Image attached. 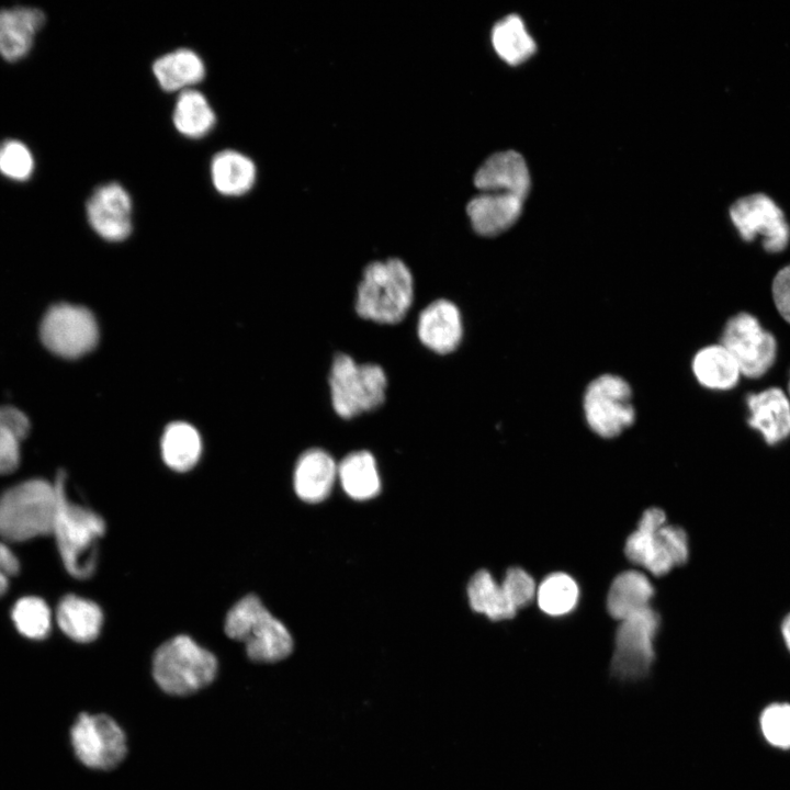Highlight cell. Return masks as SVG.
Instances as JSON below:
<instances>
[{
	"instance_id": "obj_1",
	"label": "cell",
	"mask_w": 790,
	"mask_h": 790,
	"mask_svg": "<svg viewBox=\"0 0 790 790\" xmlns=\"http://www.w3.org/2000/svg\"><path fill=\"white\" fill-rule=\"evenodd\" d=\"M57 508L52 534L67 572L75 578L87 579L97 567V542L104 534L105 522L93 510L74 503L66 493V474L55 479Z\"/></svg>"
},
{
	"instance_id": "obj_2",
	"label": "cell",
	"mask_w": 790,
	"mask_h": 790,
	"mask_svg": "<svg viewBox=\"0 0 790 790\" xmlns=\"http://www.w3.org/2000/svg\"><path fill=\"white\" fill-rule=\"evenodd\" d=\"M414 296L413 275L399 259L368 264L358 286L356 311L380 324H396L409 309Z\"/></svg>"
},
{
	"instance_id": "obj_3",
	"label": "cell",
	"mask_w": 790,
	"mask_h": 790,
	"mask_svg": "<svg viewBox=\"0 0 790 790\" xmlns=\"http://www.w3.org/2000/svg\"><path fill=\"white\" fill-rule=\"evenodd\" d=\"M56 508L55 483L33 478L10 487L0 496V538L23 542L52 534Z\"/></svg>"
},
{
	"instance_id": "obj_4",
	"label": "cell",
	"mask_w": 790,
	"mask_h": 790,
	"mask_svg": "<svg viewBox=\"0 0 790 790\" xmlns=\"http://www.w3.org/2000/svg\"><path fill=\"white\" fill-rule=\"evenodd\" d=\"M226 634L245 643L248 656L260 663H274L287 657L293 640L285 625L274 618L255 595L237 601L225 619Z\"/></svg>"
},
{
	"instance_id": "obj_5",
	"label": "cell",
	"mask_w": 790,
	"mask_h": 790,
	"mask_svg": "<svg viewBox=\"0 0 790 790\" xmlns=\"http://www.w3.org/2000/svg\"><path fill=\"white\" fill-rule=\"evenodd\" d=\"M217 673L216 657L188 635H177L155 652L153 676L167 693L187 696L210 685Z\"/></svg>"
},
{
	"instance_id": "obj_6",
	"label": "cell",
	"mask_w": 790,
	"mask_h": 790,
	"mask_svg": "<svg viewBox=\"0 0 790 790\" xmlns=\"http://www.w3.org/2000/svg\"><path fill=\"white\" fill-rule=\"evenodd\" d=\"M625 556L655 576L667 574L688 560V538L680 527L666 524L659 508L646 509L634 532L625 541Z\"/></svg>"
},
{
	"instance_id": "obj_7",
	"label": "cell",
	"mask_w": 790,
	"mask_h": 790,
	"mask_svg": "<svg viewBox=\"0 0 790 790\" xmlns=\"http://www.w3.org/2000/svg\"><path fill=\"white\" fill-rule=\"evenodd\" d=\"M386 375L377 364H358L338 353L329 374L331 403L342 418H351L379 407L385 398Z\"/></svg>"
},
{
	"instance_id": "obj_8",
	"label": "cell",
	"mask_w": 790,
	"mask_h": 790,
	"mask_svg": "<svg viewBox=\"0 0 790 790\" xmlns=\"http://www.w3.org/2000/svg\"><path fill=\"white\" fill-rule=\"evenodd\" d=\"M658 627L659 616L651 607L620 621L610 665L612 676L631 681L650 674L655 659L654 640Z\"/></svg>"
},
{
	"instance_id": "obj_9",
	"label": "cell",
	"mask_w": 790,
	"mask_h": 790,
	"mask_svg": "<svg viewBox=\"0 0 790 790\" xmlns=\"http://www.w3.org/2000/svg\"><path fill=\"white\" fill-rule=\"evenodd\" d=\"M589 428L602 438H614L635 419L629 383L614 374H602L589 383L583 399Z\"/></svg>"
},
{
	"instance_id": "obj_10",
	"label": "cell",
	"mask_w": 790,
	"mask_h": 790,
	"mask_svg": "<svg viewBox=\"0 0 790 790\" xmlns=\"http://www.w3.org/2000/svg\"><path fill=\"white\" fill-rule=\"evenodd\" d=\"M43 345L54 354L77 359L90 352L99 338L98 325L86 307L69 303L50 306L40 326Z\"/></svg>"
},
{
	"instance_id": "obj_11",
	"label": "cell",
	"mask_w": 790,
	"mask_h": 790,
	"mask_svg": "<svg viewBox=\"0 0 790 790\" xmlns=\"http://www.w3.org/2000/svg\"><path fill=\"white\" fill-rule=\"evenodd\" d=\"M77 758L92 769L116 767L127 752L121 726L109 715L81 713L70 730Z\"/></svg>"
},
{
	"instance_id": "obj_12",
	"label": "cell",
	"mask_w": 790,
	"mask_h": 790,
	"mask_svg": "<svg viewBox=\"0 0 790 790\" xmlns=\"http://www.w3.org/2000/svg\"><path fill=\"white\" fill-rule=\"evenodd\" d=\"M721 345L734 358L741 374L749 379L764 375L774 364L777 354L774 335L747 313H740L727 320Z\"/></svg>"
},
{
	"instance_id": "obj_13",
	"label": "cell",
	"mask_w": 790,
	"mask_h": 790,
	"mask_svg": "<svg viewBox=\"0 0 790 790\" xmlns=\"http://www.w3.org/2000/svg\"><path fill=\"white\" fill-rule=\"evenodd\" d=\"M730 217L745 241L761 237L768 252H780L789 244L790 227L783 212L764 193H754L735 201Z\"/></svg>"
},
{
	"instance_id": "obj_14",
	"label": "cell",
	"mask_w": 790,
	"mask_h": 790,
	"mask_svg": "<svg viewBox=\"0 0 790 790\" xmlns=\"http://www.w3.org/2000/svg\"><path fill=\"white\" fill-rule=\"evenodd\" d=\"M86 211L90 226L105 240L122 241L132 233V198L117 182L98 187L88 199Z\"/></svg>"
},
{
	"instance_id": "obj_15",
	"label": "cell",
	"mask_w": 790,
	"mask_h": 790,
	"mask_svg": "<svg viewBox=\"0 0 790 790\" xmlns=\"http://www.w3.org/2000/svg\"><path fill=\"white\" fill-rule=\"evenodd\" d=\"M474 184L479 192H506L526 200L530 174L523 157L515 150L489 156L477 169Z\"/></svg>"
},
{
	"instance_id": "obj_16",
	"label": "cell",
	"mask_w": 790,
	"mask_h": 790,
	"mask_svg": "<svg viewBox=\"0 0 790 790\" xmlns=\"http://www.w3.org/2000/svg\"><path fill=\"white\" fill-rule=\"evenodd\" d=\"M524 199L506 192H479L466 205L474 230L482 236H496L519 218Z\"/></svg>"
},
{
	"instance_id": "obj_17",
	"label": "cell",
	"mask_w": 790,
	"mask_h": 790,
	"mask_svg": "<svg viewBox=\"0 0 790 790\" xmlns=\"http://www.w3.org/2000/svg\"><path fill=\"white\" fill-rule=\"evenodd\" d=\"M746 405L748 425L757 430L765 441L777 444L790 436V402L778 387L748 394Z\"/></svg>"
},
{
	"instance_id": "obj_18",
	"label": "cell",
	"mask_w": 790,
	"mask_h": 790,
	"mask_svg": "<svg viewBox=\"0 0 790 790\" xmlns=\"http://www.w3.org/2000/svg\"><path fill=\"white\" fill-rule=\"evenodd\" d=\"M462 320L458 307L448 300H437L419 315L417 334L430 350L444 354L452 352L462 338Z\"/></svg>"
},
{
	"instance_id": "obj_19",
	"label": "cell",
	"mask_w": 790,
	"mask_h": 790,
	"mask_svg": "<svg viewBox=\"0 0 790 790\" xmlns=\"http://www.w3.org/2000/svg\"><path fill=\"white\" fill-rule=\"evenodd\" d=\"M44 22V13L36 8L15 7L0 10V56L8 61H18L25 57Z\"/></svg>"
},
{
	"instance_id": "obj_20",
	"label": "cell",
	"mask_w": 790,
	"mask_h": 790,
	"mask_svg": "<svg viewBox=\"0 0 790 790\" xmlns=\"http://www.w3.org/2000/svg\"><path fill=\"white\" fill-rule=\"evenodd\" d=\"M337 470L335 461L324 450L305 451L300 456L294 471L295 493L307 503L324 500L331 490Z\"/></svg>"
},
{
	"instance_id": "obj_21",
	"label": "cell",
	"mask_w": 790,
	"mask_h": 790,
	"mask_svg": "<svg viewBox=\"0 0 790 790\" xmlns=\"http://www.w3.org/2000/svg\"><path fill=\"white\" fill-rule=\"evenodd\" d=\"M151 69L158 84L167 92L192 89L206 72L202 57L189 48H179L158 57Z\"/></svg>"
},
{
	"instance_id": "obj_22",
	"label": "cell",
	"mask_w": 790,
	"mask_h": 790,
	"mask_svg": "<svg viewBox=\"0 0 790 790\" xmlns=\"http://www.w3.org/2000/svg\"><path fill=\"white\" fill-rule=\"evenodd\" d=\"M211 180L215 190L225 196H241L248 193L257 179V167L245 154L224 149L211 161Z\"/></svg>"
},
{
	"instance_id": "obj_23",
	"label": "cell",
	"mask_w": 790,
	"mask_h": 790,
	"mask_svg": "<svg viewBox=\"0 0 790 790\" xmlns=\"http://www.w3.org/2000/svg\"><path fill=\"white\" fill-rule=\"evenodd\" d=\"M653 596L654 587L644 574L627 571L613 579L607 596V609L612 618L622 621L651 607Z\"/></svg>"
},
{
	"instance_id": "obj_24",
	"label": "cell",
	"mask_w": 790,
	"mask_h": 790,
	"mask_svg": "<svg viewBox=\"0 0 790 790\" xmlns=\"http://www.w3.org/2000/svg\"><path fill=\"white\" fill-rule=\"evenodd\" d=\"M56 620L68 637L76 642L88 643L100 634L103 613L95 602L67 595L58 603Z\"/></svg>"
},
{
	"instance_id": "obj_25",
	"label": "cell",
	"mask_w": 790,
	"mask_h": 790,
	"mask_svg": "<svg viewBox=\"0 0 790 790\" xmlns=\"http://www.w3.org/2000/svg\"><path fill=\"white\" fill-rule=\"evenodd\" d=\"M696 380L713 391L733 388L740 380V368L731 353L720 343L700 349L692 359Z\"/></svg>"
},
{
	"instance_id": "obj_26",
	"label": "cell",
	"mask_w": 790,
	"mask_h": 790,
	"mask_svg": "<svg viewBox=\"0 0 790 790\" xmlns=\"http://www.w3.org/2000/svg\"><path fill=\"white\" fill-rule=\"evenodd\" d=\"M172 123L184 137H205L216 124V115L206 97L194 89L180 92L172 112Z\"/></svg>"
},
{
	"instance_id": "obj_27",
	"label": "cell",
	"mask_w": 790,
	"mask_h": 790,
	"mask_svg": "<svg viewBox=\"0 0 790 790\" xmlns=\"http://www.w3.org/2000/svg\"><path fill=\"white\" fill-rule=\"evenodd\" d=\"M337 475L345 492L353 499L366 500L380 492L381 481L375 460L368 451L348 454L338 465Z\"/></svg>"
},
{
	"instance_id": "obj_28",
	"label": "cell",
	"mask_w": 790,
	"mask_h": 790,
	"mask_svg": "<svg viewBox=\"0 0 790 790\" xmlns=\"http://www.w3.org/2000/svg\"><path fill=\"white\" fill-rule=\"evenodd\" d=\"M202 452V441L196 429L190 424H170L161 438V454L165 463L177 472L192 469Z\"/></svg>"
},
{
	"instance_id": "obj_29",
	"label": "cell",
	"mask_w": 790,
	"mask_h": 790,
	"mask_svg": "<svg viewBox=\"0 0 790 790\" xmlns=\"http://www.w3.org/2000/svg\"><path fill=\"white\" fill-rule=\"evenodd\" d=\"M490 37L497 55L511 66L526 61L537 49L534 40L517 14H509L498 21L493 26Z\"/></svg>"
},
{
	"instance_id": "obj_30",
	"label": "cell",
	"mask_w": 790,
	"mask_h": 790,
	"mask_svg": "<svg viewBox=\"0 0 790 790\" xmlns=\"http://www.w3.org/2000/svg\"><path fill=\"white\" fill-rule=\"evenodd\" d=\"M467 596L471 608L490 620L511 619L517 613L501 585L486 569H479L472 576Z\"/></svg>"
},
{
	"instance_id": "obj_31",
	"label": "cell",
	"mask_w": 790,
	"mask_h": 790,
	"mask_svg": "<svg viewBox=\"0 0 790 790\" xmlns=\"http://www.w3.org/2000/svg\"><path fill=\"white\" fill-rule=\"evenodd\" d=\"M30 420L20 409L0 406V475L10 474L20 463V445L30 431Z\"/></svg>"
},
{
	"instance_id": "obj_32",
	"label": "cell",
	"mask_w": 790,
	"mask_h": 790,
	"mask_svg": "<svg viewBox=\"0 0 790 790\" xmlns=\"http://www.w3.org/2000/svg\"><path fill=\"white\" fill-rule=\"evenodd\" d=\"M537 600L540 609L553 617L569 613L577 605L579 588L577 583L565 573H553L546 576L537 588Z\"/></svg>"
},
{
	"instance_id": "obj_33",
	"label": "cell",
	"mask_w": 790,
	"mask_h": 790,
	"mask_svg": "<svg viewBox=\"0 0 790 790\" xmlns=\"http://www.w3.org/2000/svg\"><path fill=\"white\" fill-rule=\"evenodd\" d=\"M11 616L16 630L25 637L43 640L50 632V610L41 598H21L14 605Z\"/></svg>"
},
{
	"instance_id": "obj_34",
	"label": "cell",
	"mask_w": 790,
	"mask_h": 790,
	"mask_svg": "<svg viewBox=\"0 0 790 790\" xmlns=\"http://www.w3.org/2000/svg\"><path fill=\"white\" fill-rule=\"evenodd\" d=\"M34 171V158L25 144L16 139L0 142V172L14 181L27 180Z\"/></svg>"
},
{
	"instance_id": "obj_35",
	"label": "cell",
	"mask_w": 790,
	"mask_h": 790,
	"mask_svg": "<svg viewBox=\"0 0 790 790\" xmlns=\"http://www.w3.org/2000/svg\"><path fill=\"white\" fill-rule=\"evenodd\" d=\"M759 723L763 735L770 745L790 749V704L768 706L761 712Z\"/></svg>"
},
{
	"instance_id": "obj_36",
	"label": "cell",
	"mask_w": 790,
	"mask_h": 790,
	"mask_svg": "<svg viewBox=\"0 0 790 790\" xmlns=\"http://www.w3.org/2000/svg\"><path fill=\"white\" fill-rule=\"evenodd\" d=\"M500 585L517 610L529 605L537 595L534 579L520 567L509 568Z\"/></svg>"
},
{
	"instance_id": "obj_37",
	"label": "cell",
	"mask_w": 790,
	"mask_h": 790,
	"mask_svg": "<svg viewBox=\"0 0 790 790\" xmlns=\"http://www.w3.org/2000/svg\"><path fill=\"white\" fill-rule=\"evenodd\" d=\"M772 298L781 317L790 324V264L775 275Z\"/></svg>"
},
{
	"instance_id": "obj_38",
	"label": "cell",
	"mask_w": 790,
	"mask_h": 790,
	"mask_svg": "<svg viewBox=\"0 0 790 790\" xmlns=\"http://www.w3.org/2000/svg\"><path fill=\"white\" fill-rule=\"evenodd\" d=\"M19 569V560L9 546L0 541V597L7 592L10 578L16 575Z\"/></svg>"
},
{
	"instance_id": "obj_39",
	"label": "cell",
	"mask_w": 790,
	"mask_h": 790,
	"mask_svg": "<svg viewBox=\"0 0 790 790\" xmlns=\"http://www.w3.org/2000/svg\"><path fill=\"white\" fill-rule=\"evenodd\" d=\"M782 635L785 639V642L790 651V614L785 619L782 623Z\"/></svg>"
},
{
	"instance_id": "obj_40",
	"label": "cell",
	"mask_w": 790,
	"mask_h": 790,
	"mask_svg": "<svg viewBox=\"0 0 790 790\" xmlns=\"http://www.w3.org/2000/svg\"><path fill=\"white\" fill-rule=\"evenodd\" d=\"M788 391H789V395H790V379H789V383H788Z\"/></svg>"
}]
</instances>
